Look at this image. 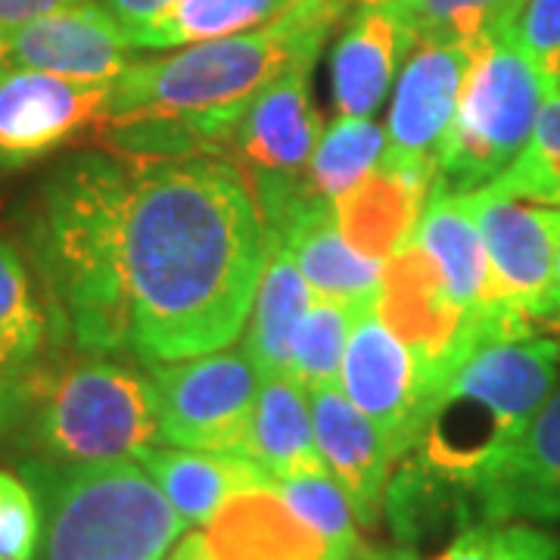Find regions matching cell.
Here are the masks:
<instances>
[{"label": "cell", "instance_id": "cell-1", "mask_svg": "<svg viewBox=\"0 0 560 560\" xmlns=\"http://www.w3.org/2000/svg\"><path fill=\"white\" fill-rule=\"evenodd\" d=\"M28 249L62 340L84 355L165 364L241 337L265 224L228 156L88 150L40 184Z\"/></svg>", "mask_w": 560, "mask_h": 560}, {"label": "cell", "instance_id": "cell-2", "mask_svg": "<svg viewBox=\"0 0 560 560\" xmlns=\"http://www.w3.org/2000/svg\"><path fill=\"white\" fill-rule=\"evenodd\" d=\"M355 0H296L278 20L231 38L187 44L172 57L135 60L109 81L94 135L128 156H228L249 103L268 84L318 60Z\"/></svg>", "mask_w": 560, "mask_h": 560}, {"label": "cell", "instance_id": "cell-3", "mask_svg": "<svg viewBox=\"0 0 560 560\" xmlns=\"http://www.w3.org/2000/svg\"><path fill=\"white\" fill-rule=\"evenodd\" d=\"M560 383V340L541 330L486 342L442 389L408 455L386 486L401 545L474 523L486 477L521 442Z\"/></svg>", "mask_w": 560, "mask_h": 560}, {"label": "cell", "instance_id": "cell-4", "mask_svg": "<svg viewBox=\"0 0 560 560\" xmlns=\"http://www.w3.org/2000/svg\"><path fill=\"white\" fill-rule=\"evenodd\" d=\"M40 508L35 560H165L187 521L135 458H22Z\"/></svg>", "mask_w": 560, "mask_h": 560}, {"label": "cell", "instance_id": "cell-5", "mask_svg": "<svg viewBox=\"0 0 560 560\" xmlns=\"http://www.w3.org/2000/svg\"><path fill=\"white\" fill-rule=\"evenodd\" d=\"M25 458L81 464L135 458L160 442V389L147 364L84 355L44 364L22 393Z\"/></svg>", "mask_w": 560, "mask_h": 560}, {"label": "cell", "instance_id": "cell-6", "mask_svg": "<svg viewBox=\"0 0 560 560\" xmlns=\"http://www.w3.org/2000/svg\"><path fill=\"white\" fill-rule=\"evenodd\" d=\"M555 91L511 40L474 47L458 113L436 160L442 194H474L499 178L533 138L541 103Z\"/></svg>", "mask_w": 560, "mask_h": 560}, {"label": "cell", "instance_id": "cell-7", "mask_svg": "<svg viewBox=\"0 0 560 560\" xmlns=\"http://www.w3.org/2000/svg\"><path fill=\"white\" fill-rule=\"evenodd\" d=\"M312 66L302 62L268 84L243 113L228 147V160L243 172L265 228L280 224L300 206L302 180L320 140Z\"/></svg>", "mask_w": 560, "mask_h": 560}, {"label": "cell", "instance_id": "cell-8", "mask_svg": "<svg viewBox=\"0 0 560 560\" xmlns=\"http://www.w3.org/2000/svg\"><path fill=\"white\" fill-rule=\"evenodd\" d=\"M147 368L160 389L162 445L246 455L261 381L243 349Z\"/></svg>", "mask_w": 560, "mask_h": 560}, {"label": "cell", "instance_id": "cell-9", "mask_svg": "<svg viewBox=\"0 0 560 560\" xmlns=\"http://www.w3.org/2000/svg\"><path fill=\"white\" fill-rule=\"evenodd\" d=\"M340 386L361 415L377 423L396 460L418 442L440 399L415 352L383 324L374 305L355 315Z\"/></svg>", "mask_w": 560, "mask_h": 560}, {"label": "cell", "instance_id": "cell-10", "mask_svg": "<svg viewBox=\"0 0 560 560\" xmlns=\"http://www.w3.org/2000/svg\"><path fill=\"white\" fill-rule=\"evenodd\" d=\"M109 81H72L0 62V175L54 156L101 119Z\"/></svg>", "mask_w": 560, "mask_h": 560}, {"label": "cell", "instance_id": "cell-11", "mask_svg": "<svg viewBox=\"0 0 560 560\" xmlns=\"http://www.w3.org/2000/svg\"><path fill=\"white\" fill-rule=\"evenodd\" d=\"M470 60L474 47L458 44H418L408 54L389 106L381 165L436 172L442 143L458 113Z\"/></svg>", "mask_w": 560, "mask_h": 560}, {"label": "cell", "instance_id": "cell-12", "mask_svg": "<svg viewBox=\"0 0 560 560\" xmlns=\"http://www.w3.org/2000/svg\"><path fill=\"white\" fill-rule=\"evenodd\" d=\"M480 221L492 302L533 320L560 256V206L504 200L489 190L470 194Z\"/></svg>", "mask_w": 560, "mask_h": 560}, {"label": "cell", "instance_id": "cell-13", "mask_svg": "<svg viewBox=\"0 0 560 560\" xmlns=\"http://www.w3.org/2000/svg\"><path fill=\"white\" fill-rule=\"evenodd\" d=\"M135 44L119 20L97 3L81 0L28 22L7 47L10 66L50 72L72 81H116L135 62Z\"/></svg>", "mask_w": 560, "mask_h": 560}, {"label": "cell", "instance_id": "cell-14", "mask_svg": "<svg viewBox=\"0 0 560 560\" xmlns=\"http://www.w3.org/2000/svg\"><path fill=\"white\" fill-rule=\"evenodd\" d=\"M560 523V383L521 442L486 477L474 499V523Z\"/></svg>", "mask_w": 560, "mask_h": 560}, {"label": "cell", "instance_id": "cell-15", "mask_svg": "<svg viewBox=\"0 0 560 560\" xmlns=\"http://www.w3.org/2000/svg\"><path fill=\"white\" fill-rule=\"evenodd\" d=\"M308 405L320 458L352 501L359 526L374 529L383 517L389 470L396 464L389 442L340 386L308 393Z\"/></svg>", "mask_w": 560, "mask_h": 560}, {"label": "cell", "instance_id": "cell-16", "mask_svg": "<svg viewBox=\"0 0 560 560\" xmlns=\"http://www.w3.org/2000/svg\"><path fill=\"white\" fill-rule=\"evenodd\" d=\"M283 241L315 296L371 308L381 296L383 261L355 253L340 234L334 202H302L287 219L265 228Z\"/></svg>", "mask_w": 560, "mask_h": 560}, {"label": "cell", "instance_id": "cell-17", "mask_svg": "<svg viewBox=\"0 0 560 560\" xmlns=\"http://www.w3.org/2000/svg\"><path fill=\"white\" fill-rule=\"evenodd\" d=\"M436 187V172L377 165L352 190L334 200L346 243L374 261H386L415 241L420 215Z\"/></svg>", "mask_w": 560, "mask_h": 560}, {"label": "cell", "instance_id": "cell-18", "mask_svg": "<svg viewBox=\"0 0 560 560\" xmlns=\"http://www.w3.org/2000/svg\"><path fill=\"white\" fill-rule=\"evenodd\" d=\"M206 539L219 560H334L327 541L280 499L275 486H256L224 501Z\"/></svg>", "mask_w": 560, "mask_h": 560}, {"label": "cell", "instance_id": "cell-19", "mask_svg": "<svg viewBox=\"0 0 560 560\" xmlns=\"http://www.w3.org/2000/svg\"><path fill=\"white\" fill-rule=\"evenodd\" d=\"M411 54V38L401 20L386 7H359L337 40L330 60L334 103L340 116L374 119L401 57Z\"/></svg>", "mask_w": 560, "mask_h": 560}, {"label": "cell", "instance_id": "cell-20", "mask_svg": "<svg viewBox=\"0 0 560 560\" xmlns=\"http://www.w3.org/2000/svg\"><path fill=\"white\" fill-rule=\"evenodd\" d=\"M140 467L153 477L162 495L172 501L180 517L197 526H209L219 508L231 495L275 486L249 455H224V452H194L178 445H147L135 455Z\"/></svg>", "mask_w": 560, "mask_h": 560}, {"label": "cell", "instance_id": "cell-21", "mask_svg": "<svg viewBox=\"0 0 560 560\" xmlns=\"http://www.w3.org/2000/svg\"><path fill=\"white\" fill-rule=\"evenodd\" d=\"M312 300L315 293L302 278L293 253L283 246V241L265 234V268L243 340V352L253 361L259 381L290 374L293 342Z\"/></svg>", "mask_w": 560, "mask_h": 560}, {"label": "cell", "instance_id": "cell-22", "mask_svg": "<svg viewBox=\"0 0 560 560\" xmlns=\"http://www.w3.org/2000/svg\"><path fill=\"white\" fill-rule=\"evenodd\" d=\"M415 241L440 268L448 296L467 312H480L492 302L489 256L482 243L480 221L474 212L470 194H442L433 190L420 215Z\"/></svg>", "mask_w": 560, "mask_h": 560}, {"label": "cell", "instance_id": "cell-23", "mask_svg": "<svg viewBox=\"0 0 560 560\" xmlns=\"http://www.w3.org/2000/svg\"><path fill=\"white\" fill-rule=\"evenodd\" d=\"M62 342L44 290L13 241L0 234V377L25 383Z\"/></svg>", "mask_w": 560, "mask_h": 560}, {"label": "cell", "instance_id": "cell-24", "mask_svg": "<svg viewBox=\"0 0 560 560\" xmlns=\"http://www.w3.org/2000/svg\"><path fill=\"white\" fill-rule=\"evenodd\" d=\"M246 455L275 482L327 470L315 442L308 393L290 374L261 381Z\"/></svg>", "mask_w": 560, "mask_h": 560}, {"label": "cell", "instance_id": "cell-25", "mask_svg": "<svg viewBox=\"0 0 560 560\" xmlns=\"http://www.w3.org/2000/svg\"><path fill=\"white\" fill-rule=\"evenodd\" d=\"M296 0H175L160 20L147 22L128 40L138 50H175L200 40L231 38L278 20Z\"/></svg>", "mask_w": 560, "mask_h": 560}, {"label": "cell", "instance_id": "cell-26", "mask_svg": "<svg viewBox=\"0 0 560 560\" xmlns=\"http://www.w3.org/2000/svg\"><path fill=\"white\" fill-rule=\"evenodd\" d=\"M386 131L374 119L340 116L320 135L302 180V202H334L364 180L383 160Z\"/></svg>", "mask_w": 560, "mask_h": 560}, {"label": "cell", "instance_id": "cell-27", "mask_svg": "<svg viewBox=\"0 0 560 560\" xmlns=\"http://www.w3.org/2000/svg\"><path fill=\"white\" fill-rule=\"evenodd\" d=\"M521 0H411L393 10L405 25L411 50L418 44L477 47L499 38Z\"/></svg>", "mask_w": 560, "mask_h": 560}, {"label": "cell", "instance_id": "cell-28", "mask_svg": "<svg viewBox=\"0 0 560 560\" xmlns=\"http://www.w3.org/2000/svg\"><path fill=\"white\" fill-rule=\"evenodd\" d=\"M359 312L361 308L349 302L324 300V296L312 300L296 342H293V359H290V377L300 383L305 393L340 386L342 359H346L349 334Z\"/></svg>", "mask_w": 560, "mask_h": 560}, {"label": "cell", "instance_id": "cell-29", "mask_svg": "<svg viewBox=\"0 0 560 560\" xmlns=\"http://www.w3.org/2000/svg\"><path fill=\"white\" fill-rule=\"evenodd\" d=\"M482 190L504 200L560 206V91L541 103L533 138L521 156Z\"/></svg>", "mask_w": 560, "mask_h": 560}, {"label": "cell", "instance_id": "cell-30", "mask_svg": "<svg viewBox=\"0 0 560 560\" xmlns=\"http://www.w3.org/2000/svg\"><path fill=\"white\" fill-rule=\"evenodd\" d=\"M280 499L287 501L302 521L308 523L320 539L327 541L334 560H349L361 551L359 526H355V511L352 501L342 492V486L330 470L320 474H300L275 482Z\"/></svg>", "mask_w": 560, "mask_h": 560}, {"label": "cell", "instance_id": "cell-31", "mask_svg": "<svg viewBox=\"0 0 560 560\" xmlns=\"http://www.w3.org/2000/svg\"><path fill=\"white\" fill-rule=\"evenodd\" d=\"M433 560H560V536L539 523H470Z\"/></svg>", "mask_w": 560, "mask_h": 560}, {"label": "cell", "instance_id": "cell-32", "mask_svg": "<svg viewBox=\"0 0 560 560\" xmlns=\"http://www.w3.org/2000/svg\"><path fill=\"white\" fill-rule=\"evenodd\" d=\"M501 38L539 69L551 91H560V0H521Z\"/></svg>", "mask_w": 560, "mask_h": 560}, {"label": "cell", "instance_id": "cell-33", "mask_svg": "<svg viewBox=\"0 0 560 560\" xmlns=\"http://www.w3.org/2000/svg\"><path fill=\"white\" fill-rule=\"evenodd\" d=\"M40 541V508L28 482L0 470V558L35 560Z\"/></svg>", "mask_w": 560, "mask_h": 560}, {"label": "cell", "instance_id": "cell-34", "mask_svg": "<svg viewBox=\"0 0 560 560\" xmlns=\"http://www.w3.org/2000/svg\"><path fill=\"white\" fill-rule=\"evenodd\" d=\"M66 3H72V0H0V40L10 44L13 35L22 32L28 22L54 13Z\"/></svg>", "mask_w": 560, "mask_h": 560}, {"label": "cell", "instance_id": "cell-35", "mask_svg": "<svg viewBox=\"0 0 560 560\" xmlns=\"http://www.w3.org/2000/svg\"><path fill=\"white\" fill-rule=\"evenodd\" d=\"M101 3L119 20L125 35H128V32H135L140 25H147V22L160 20L175 0H101Z\"/></svg>", "mask_w": 560, "mask_h": 560}, {"label": "cell", "instance_id": "cell-36", "mask_svg": "<svg viewBox=\"0 0 560 560\" xmlns=\"http://www.w3.org/2000/svg\"><path fill=\"white\" fill-rule=\"evenodd\" d=\"M533 324L539 327L541 334L560 337V256L558 265H555V275H551V283H548L545 296H541L536 312H533Z\"/></svg>", "mask_w": 560, "mask_h": 560}, {"label": "cell", "instance_id": "cell-37", "mask_svg": "<svg viewBox=\"0 0 560 560\" xmlns=\"http://www.w3.org/2000/svg\"><path fill=\"white\" fill-rule=\"evenodd\" d=\"M165 560H219V555L212 551L206 533H187L172 545V555Z\"/></svg>", "mask_w": 560, "mask_h": 560}, {"label": "cell", "instance_id": "cell-38", "mask_svg": "<svg viewBox=\"0 0 560 560\" xmlns=\"http://www.w3.org/2000/svg\"><path fill=\"white\" fill-rule=\"evenodd\" d=\"M25 383H13V381H7V377H0V433H3V430H10V427H13V420H16V415H20Z\"/></svg>", "mask_w": 560, "mask_h": 560}, {"label": "cell", "instance_id": "cell-39", "mask_svg": "<svg viewBox=\"0 0 560 560\" xmlns=\"http://www.w3.org/2000/svg\"><path fill=\"white\" fill-rule=\"evenodd\" d=\"M349 560H420L418 551L411 545H399V548H374V551H359Z\"/></svg>", "mask_w": 560, "mask_h": 560}, {"label": "cell", "instance_id": "cell-40", "mask_svg": "<svg viewBox=\"0 0 560 560\" xmlns=\"http://www.w3.org/2000/svg\"><path fill=\"white\" fill-rule=\"evenodd\" d=\"M359 7H386V10H399L405 3H411V0H355Z\"/></svg>", "mask_w": 560, "mask_h": 560}, {"label": "cell", "instance_id": "cell-41", "mask_svg": "<svg viewBox=\"0 0 560 560\" xmlns=\"http://www.w3.org/2000/svg\"><path fill=\"white\" fill-rule=\"evenodd\" d=\"M7 47H10V44H3V40H0V62L7 60Z\"/></svg>", "mask_w": 560, "mask_h": 560}, {"label": "cell", "instance_id": "cell-42", "mask_svg": "<svg viewBox=\"0 0 560 560\" xmlns=\"http://www.w3.org/2000/svg\"><path fill=\"white\" fill-rule=\"evenodd\" d=\"M72 3H81V0H72Z\"/></svg>", "mask_w": 560, "mask_h": 560}, {"label": "cell", "instance_id": "cell-43", "mask_svg": "<svg viewBox=\"0 0 560 560\" xmlns=\"http://www.w3.org/2000/svg\"><path fill=\"white\" fill-rule=\"evenodd\" d=\"M0 560H3V558H0Z\"/></svg>", "mask_w": 560, "mask_h": 560}]
</instances>
